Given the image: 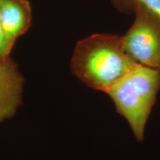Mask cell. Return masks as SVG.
<instances>
[{
	"label": "cell",
	"mask_w": 160,
	"mask_h": 160,
	"mask_svg": "<svg viewBox=\"0 0 160 160\" xmlns=\"http://www.w3.org/2000/svg\"><path fill=\"white\" fill-rule=\"evenodd\" d=\"M137 64L124 49L122 36L94 33L77 43L71 70L88 87L106 93Z\"/></svg>",
	"instance_id": "1"
},
{
	"label": "cell",
	"mask_w": 160,
	"mask_h": 160,
	"mask_svg": "<svg viewBox=\"0 0 160 160\" xmlns=\"http://www.w3.org/2000/svg\"><path fill=\"white\" fill-rule=\"evenodd\" d=\"M159 89L160 70L137 64L106 92L139 142Z\"/></svg>",
	"instance_id": "2"
},
{
	"label": "cell",
	"mask_w": 160,
	"mask_h": 160,
	"mask_svg": "<svg viewBox=\"0 0 160 160\" xmlns=\"http://www.w3.org/2000/svg\"><path fill=\"white\" fill-rule=\"evenodd\" d=\"M133 25L122 36L124 49L135 62L160 70V17L135 8Z\"/></svg>",
	"instance_id": "3"
},
{
	"label": "cell",
	"mask_w": 160,
	"mask_h": 160,
	"mask_svg": "<svg viewBox=\"0 0 160 160\" xmlns=\"http://www.w3.org/2000/svg\"><path fill=\"white\" fill-rule=\"evenodd\" d=\"M23 76L10 57H0V123L11 119L22 102Z\"/></svg>",
	"instance_id": "4"
},
{
	"label": "cell",
	"mask_w": 160,
	"mask_h": 160,
	"mask_svg": "<svg viewBox=\"0 0 160 160\" xmlns=\"http://www.w3.org/2000/svg\"><path fill=\"white\" fill-rule=\"evenodd\" d=\"M31 7L28 0H0V20L8 42L12 48L31 26Z\"/></svg>",
	"instance_id": "5"
},
{
	"label": "cell",
	"mask_w": 160,
	"mask_h": 160,
	"mask_svg": "<svg viewBox=\"0 0 160 160\" xmlns=\"http://www.w3.org/2000/svg\"><path fill=\"white\" fill-rule=\"evenodd\" d=\"M118 10L131 13L135 8H142L160 17V0H111Z\"/></svg>",
	"instance_id": "6"
},
{
	"label": "cell",
	"mask_w": 160,
	"mask_h": 160,
	"mask_svg": "<svg viewBox=\"0 0 160 160\" xmlns=\"http://www.w3.org/2000/svg\"><path fill=\"white\" fill-rule=\"evenodd\" d=\"M12 48H13L8 42L7 38L4 33L1 20H0V57H9Z\"/></svg>",
	"instance_id": "7"
}]
</instances>
